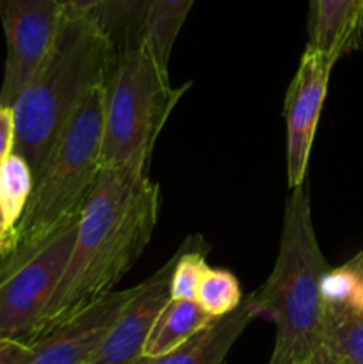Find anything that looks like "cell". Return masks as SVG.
Here are the masks:
<instances>
[{
  "label": "cell",
  "mask_w": 363,
  "mask_h": 364,
  "mask_svg": "<svg viewBox=\"0 0 363 364\" xmlns=\"http://www.w3.org/2000/svg\"><path fill=\"white\" fill-rule=\"evenodd\" d=\"M159 212L160 187L149 173L103 167L82 208L70 262L36 340L112 294L149 244Z\"/></svg>",
  "instance_id": "1"
},
{
  "label": "cell",
  "mask_w": 363,
  "mask_h": 364,
  "mask_svg": "<svg viewBox=\"0 0 363 364\" xmlns=\"http://www.w3.org/2000/svg\"><path fill=\"white\" fill-rule=\"evenodd\" d=\"M116 48L91 13L64 6L48 55L14 102V155L28 164L34 181L89 91L105 84Z\"/></svg>",
  "instance_id": "2"
},
{
  "label": "cell",
  "mask_w": 363,
  "mask_h": 364,
  "mask_svg": "<svg viewBox=\"0 0 363 364\" xmlns=\"http://www.w3.org/2000/svg\"><path fill=\"white\" fill-rule=\"evenodd\" d=\"M327 270L313 228L308 192L301 185L292 188L285 203L273 272L258 290L249 294L256 315L276 326L274 348L287 352L294 363L320 343L324 311L320 283Z\"/></svg>",
  "instance_id": "3"
},
{
  "label": "cell",
  "mask_w": 363,
  "mask_h": 364,
  "mask_svg": "<svg viewBox=\"0 0 363 364\" xmlns=\"http://www.w3.org/2000/svg\"><path fill=\"white\" fill-rule=\"evenodd\" d=\"M191 82L174 87L169 66L146 41L117 52L103 96V167H130L149 173L153 149L164 124Z\"/></svg>",
  "instance_id": "4"
},
{
  "label": "cell",
  "mask_w": 363,
  "mask_h": 364,
  "mask_svg": "<svg viewBox=\"0 0 363 364\" xmlns=\"http://www.w3.org/2000/svg\"><path fill=\"white\" fill-rule=\"evenodd\" d=\"M103 85L89 91L34 181L31 199L14 228V247L38 242L60 224L80 217L102 173Z\"/></svg>",
  "instance_id": "5"
},
{
  "label": "cell",
  "mask_w": 363,
  "mask_h": 364,
  "mask_svg": "<svg viewBox=\"0 0 363 364\" xmlns=\"http://www.w3.org/2000/svg\"><path fill=\"white\" fill-rule=\"evenodd\" d=\"M80 217L0 255V338L31 347L70 262Z\"/></svg>",
  "instance_id": "6"
},
{
  "label": "cell",
  "mask_w": 363,
  "mask_h": 364,
  "mask_svg": "<svg viewBox=\"0 0 363 364\" xmlns=\"http://www.w3.org/2000/svg\"><path fill=\"white\" fill-rule=\"evenodd\" d=\"M63 13V0H0V21L6 36L0 107L14 105L46 59Z\"/></svg>",
  "instance_id": "7"
},
{
  "label": "cell",
  "mask_w": 363,
  "mask_h": 364,
  "mask_svg": "<svg viewBox=\"0 0 363 364\" xmlns=\"http://www.w3.org/2000/svg\"><path fill=\"white\" fill-rule=\"evenodd\" d=\"M333 66L335 64L326 55L306 46L285 95L287 178L290 188L301 187L305 183L310 153Z\"/></svg>",
  "instance_id": "8"
},
{
  "label": "cell",
  "mask_w": 363,
  "mask_h": 364,
  "mask_svg": "<svg viewBox=\"0 0 363 364\" xmlns=\"http://www.w3.org/2000/svg\"><path fill=\"white\" fill-rule=\"evenodd\" d=\"M177 252L144 283L134 287V294L123 306L116 322L88 364H135L142 359L146 338L160 309L169 301L171 277Z\"/></svg>",
  "instance_id": "9"
},
{
  "label": "cell",
  "mask_w": 363,
  "mask_h": 364,
  "mask_svg": "<svg viewBox=\"0 0 363 364\" xmlns=\"http://www.w3.org/2000/svg\"><path fill=\"white\" fill-rule=\"evenodd\" d=\"M132 294L134 287L112 291L46 333L31 345L32 354L23 364H88Z\"/></svg>",
  "instance_id": "10"
},
{
  "label": "cell",
  "mask_w": 363,
  "mask_h": 364,
  "mask_svg": "<svg viewBox=\"0 0 363 364\" xmlns=\"http://www.w3.org/2000/svg\"><path fill=\"white\" fill-rule=\"evenodd\" d=\"M362 45L363 0H310L308 48L337 64Z\"/></svg>",
  "instance_id": "11"
},
{
  "label": "cell",
  "mask_w": 363,
  "mask_h": 364,
  "mask_svg": "<svg viewBox=\"0 0 363 364\" xmlns=\"http://www.w3.org/2000/svg\"><path fill=\"white\" fill-rule=\"evenodd\" d=\"M255 318L258 315L251 295H246L233 313L214 320L177 350L159 358H142L135 364H226L231 347Z\"/></svg>",
  "instance_id": "12"
},
{
  "label": "cell",
  "mask_w": 363,
  "mask_h": 364,
  "mask_svg": "<svg viewBox=\"0 0 363 364\" xmlns=\"http://www.w3.org/2000/svg\"><path fill=\"white\" fill-rule=\"evenodd\" d=\"M212 322L196 301L169 299L153 322L142 348V358H159L177 350Z\"/></svg>",
  "instance_id": "13"
},
{
  "label": "cell",
  "mask_w": 363,
  "mask_h": 364,
  "mask_svg": "<svg viewBox=\"0 0 363 364\" xmlns=\"http://www.w3.org/2000/svg\"><path fill=\"white\" fill-rule=\"evenodd\" d=\"M153 2L155 0H102L91 14L116 52H123L142 41Z\"/></svg>",
  "instance_id": "14"
},
{
  "label": "cell",
  "mask_w": 363,
  "mask_h": 364,
  "mask_svg": "<svg viewBox=\"0 0 363 364\" xmlns=\"http://www.w3.org/2000/svg\"><path fill=\"white\" fill-rule=\"evenodd\" d=\"M320 343L344 364H363V311L347 304H324Z\"/></svg>",
  "instance_id": "15"
},
{
  "label": "cell",
  "mask_w": 363,
  "mask_h": 364,
  "mask_svg": "<svg viewBox=\"0 0 363 364\" xmlns=\"http://www.w3.org/2000/svg\"><path fill=\"white\" fill-rule=\"evenodd\" d=\"M194 0H155L146 20L142 41L149 45L159 60L169 66L174 41L184 27Z\"/></svg>",
  "instance_id": "16"
},
{
  "label": "cell",
  "mask_w": 363,
  "mask_h": 364,
  "mask_svg": "<svg viewBox=\"0 0 363 364\" xmlns=\"http://www.w3.org/2000/svg\"><path fill=\"white\" fill-rule=\"evenodd\" d=\"M34 188V176L21 156L11 153L0 166V201L11 228H16Z\"/></svg>",
  "instance_id": "17"
},
{
  "label": "cell",
  "mask_w": 363,
  "mask_h": 364,
  "mask_svg": "<svg viewBox=\"0 0 363 364\" xmlns=\"http://www.w3.org/2000/svg\"><path fill=\"white\" fill-rule=\"evenodd\" d=\"M244 301L237 277L228 270L206 269L196 294V302L212 320L230 315Z\"/></svg>",
  "instance_id": "18"
},
{
  "label": "cell",
  "mask_w": 363,
  "mask_h": 364,
  "mask_svg": "<svg viewBox=\"0 0 363 364\" xmlns=\"http://www.w3.org/2000/svg\"><path fill=\"white\" fill-rule=\"evenodd\" d=\"M206 251H209V245L203 242L199 235L187 238L182 244V247L177 251V263H174L173 277H171V299L196 301L201 277L209 269Z\"/></svg>",
  "instance_id": "19"
},
{
  "label": "cell",
  "mask_w": 363,
  "mask_h": 364,
  "mask_svg": "<svg viewBox=\"0 0 363 364\" xmlns=\"http://www.w3.org/2000/svg\"><path fill=\"white\" fill-rule=\"evenodd\" d=\"M356 277L354 269L351 263L338 267V269H330L322 277L320 283V297L324 304H351L356 291Z\"/></svg>",
  "instance_id": "20"
},
{
  "label": "cell",
  "mask_w": 363,
  "mask_h": 364,
  "mask_svg": "<svg viewBox=\"0 0 363 364\" xmlns=\"http://www.w3.org/2000/svg\"><path fill=\"white\" fill-rule=\"evenodd\" d=\"M14 146V117L13 109L0 107V166L13 153Z\"/></svg>",
  "instance_id": "21"
},
{
  "label": "cell",
  "mask_w": 363,
  "mask_h": 364,
  "mask_svg": "<svg viewBox=\"0 0 363 364\" xmlns=\"http://www.w3.org/2000/svg\"><path fill=\"white\" fill-rule=\"evenodd\" d=\"M32 348L9 338H0V364H23L28 361Z\"/></svg>",
  "instance_id": "22"
},
{
  "label": "cell",
  "mask_w": 363,
  "mask_h": 364,
  "mask_svg": "<svg viewBox=\"0 0 363 364\" xmlns=\"http://www.w3.org/2000/svg\"><path fill=\"white\" fill-rule=\"evenodd\" d=\"M294 364H344V363H342L340 359L330 350V348L324 347L322 343H319L308 355H306L305 359H301V361Z\"/></svg>",
  "instance_id": "23"
},
{
  "label": "cell",
  "mask_w": 363,
  "mask_h": 364,
  "mask_svg": "<svg viewBox=\"0 0 363 364\" xmlns=\"http://www.w3.org/2000/svg\"><path fill=\"white\" fill-rule=\"evenodd\" d=\"M14 247V230L7 224L4 215L2 201H0V255H6Z\"/></svg>",
  "instance_id": "24"
},
{
  "label": "cell",
  "mask_w": 363,
  "mask_h": 364,
  "mask_svg": "<svg viewBox=\"0 0 363 364\" xmlns=\"http://www.w3.org/2000/svg\"><path fill=\"white\" fill-rule=\"evenodd\" d=\"M64 6L71 7V9L84 11V13H93L96 7L100 6L102 0H63Z\"/></svg>",
  "instance_id": "25"
},
{
  "label": "cell",
  "mask_w": 363,
  "mask_h": 364,
  "mask_svg": "<svg viewBox=\"0 0 363 364\" xmlns=\"http://www.w3.org/2000/svg\"><path fill=\"white\" fill-rule=\"evenodd\" d=\"M267 364H294V359H292L287 352L280 350V348H274L273 355H270L269 363Z\"/></svg>",
  "instance_id": "26"
},
{
  "label": "cell",
  "mask_w": 363,
  "mask_h": 364,
  "mask_svg": "<svg viewBox=\"0 0 363 364\" xmlns=\"http://www.w3.org/2000/svg\"><path fill=\"white\" fill-rule=\"evenodd\" d=\"M362 256H363V251H362Z\"/></svg>",
  "instance_id": "27"
}]
</instances>
